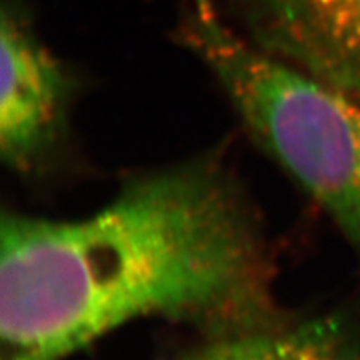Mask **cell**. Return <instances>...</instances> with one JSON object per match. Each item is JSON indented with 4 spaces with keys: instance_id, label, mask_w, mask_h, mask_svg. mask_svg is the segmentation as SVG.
<instances>
[{
    "instance_id": "obj_1",
    "label": "cell",
    "mask_w": 360,
    "mask_h": 360,
    "mask_svg": "<svg viewBox=\"0 0 360 360\" xmlns=\"http://www.w3.org/2000/svg\"><path fill=\"white\" fill-rule=\"evenodd\" d=\"M0 360H65L143 317L236 334L278 321L267 244L214 162L135 179L97 212L2 215Z\"/></svg>"
},
{
    "instance_id": "obj_2",
    "label": "cell",
    "mask_w": 360,
    "mask_h": 360,
    "mask_svg": "<svg viewBox=\"0 0 360 360\" xmlns=\"http://www.w3.org/2000/svg\"><path fill=\"white\" fill-rule=\"evenodd\" d=\"M180 32L255 141L360 252V102L259 49L214 0H188Z\"/></svg>"
},
{
    "instance_id": "obj_3",
    "label": "cell",
    "mask_w": 360,
    "mask_h": 360,
    "mask_svg": "<svg viewBox=\"0 0 360 360\" xmlns=\"http://www.w3.org/2000/svg\"><path fill=\"white\" fill-rule=\"evenodd\" d=\"M233 29L360 102V0H214Z\"/></svg>"
},
{
    "instance_id": "obj_4",
    "label": "cell",
    "mask_w": 360,
    "mask_h": 360,
    "mask_svg": "<svg viewBox=\"0 0 360 360\" xmlns=\"http://www.w3.org/2000/svg\"><path fill=\"white\" fill-rule=\"evenodd\" d=\"M0 44V155L13 172L29 174L60 139L69 79L19 4L2 8Z\"/></svg>"
},
{
    "instance_id": "obj_5",
    "label": "cell",
    "mask_w": 360,
    "mask_h": 360,
    "mask_svg": "<svg viewBox=\"0 0 360 360\" xmlns=\"http://www.w3.org/2000/svg\"><path fill=\"white\" fill-rule=\"evenodd\" d=\"M200 352L205 360H352L344 334L323 319L217 335Z\"/></svg>"
},
{
    "instance_id": "obj_6",
    "label": "cell",
    "mask_w": 360,
    "mask_h": 360,
    "mask_svg": "<svg viewBox=\"0 0 360 360\" xmlns=\"http://www.w3.org/2000/svg\"><path fill=\"white\" fill-rule=\"evenodd\" d=\"M191 360H205V359H204V355H202V352H199L195 355V357H192Z\"/></svg>"
}]
</instances>
